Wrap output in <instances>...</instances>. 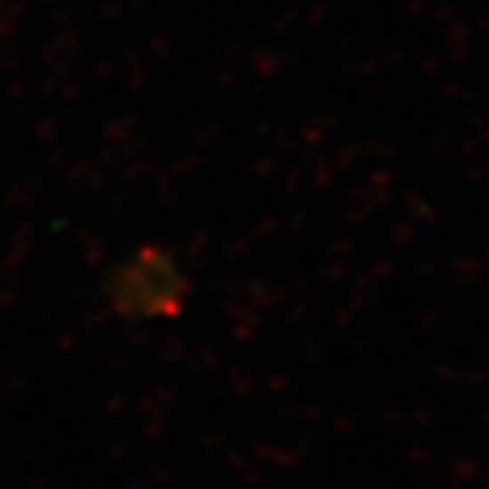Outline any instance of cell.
Instances as JSON below:
<instances>
[{
	"label": "cell",
	"instance_id": "1",
	"mask_svg": "<svg viewBox=\"0 0 489 489\" xmlns=\"http://www.w3.org/2000/svg\"><path fill=\"white\" fill-rule=\"evenodd\" d=\"M105 299L124 321L172 318L188 299V274L175 254L163 248H140L108 274Z\"/></svg>",
	"mask_w": 489,
	"mask_h": 489
}]
</instances>
